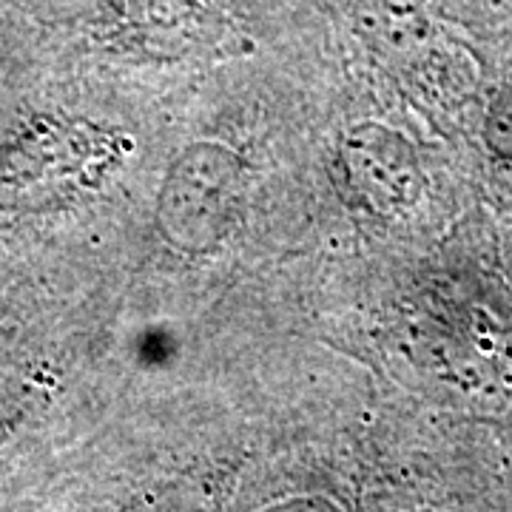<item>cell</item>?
<instances>
[{
	"mask_svg": "<svg viewBox=\"0 0 512 512\" xmlns=\"http://www.w3.org/2000/svg\"><path fill=\"white\" fill-rule=\"evenodd\" d=\"M245 202V165L220 143H194L174 160L157 197V231L183 254L217 251Z\"/></svg>",
	"mask_w": 512,
	"mask_h": 512,
	"instance_id": "obj_1",
	"label": "cell"
},
{
	"mask_svg": "<svg viewBox=\"0 0 512 512\" xmlns=\"http://www.w3.org/2000/svg\"><path fill=\"white\" fill-rule=\"evenodd\" d=\"M350 148H353V163L350 165V174L359 185V191L365 188V194H379L382 197V177L384 185H387V200H407L410 202V194L407 188L410 185V160L407 154H402L396 143H387V154H384L382 163V151H384V134L382 140H365V131L359 128L356 137L350 140Z\"/></svg>",
	"mask_w": 512,
	"mask_h": 512,
	"instance_id": "obj_2",
	"label": "cell"
},
{
	"mask_svg": "<svg viewBox=\"0 0 512 512\" xmlns=\"http://www.w3.org/2000/svg\"><path fill=\"white\" fill-rule=\"evenodd\" d=\"M484 146L501 165L512 168V83L490 97L484 111Z\"/></svg>",
	"mask_w": 512,
	"mask_h": 512,
	"instance_id": "obj_3",
	"label": "cell"
},
{
	"mask_svg": "<svg viewBox=\"0 0 512 512\" xmlns=\"http://www.w3.org/2000/svg\"><path fill=\"white\" fill-rule=\"evenodd\" d=\"M262 512H342V507H336L333 501L322 498V495H296V498L276 501Z\"/></svg>",
	"mask_w": 512,
	"mask_h": 512,
	"instance_id": "obj_4",
	"label": "cell"
}]
</instances>
